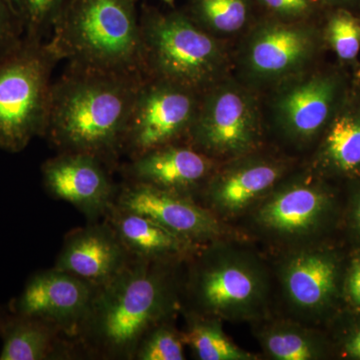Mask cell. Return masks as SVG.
<instances>
[{
  "label": "cell",
  "instance_id": "5",
  "mask_svg": "<svg viewBox=\"0 0 360 360\" xmlns=\"http://www.w3.org/2000/svg\"><path fill=\"white\" fill-rule=\"evenodd\" d=\"M215 241L196 248L186 259L181 309L221 321L257 319L269 300L264 264L248 251Z\"/></svg>",
  "mask_w": 360,
  "mask_h": 360
},
{
  "label": "cell",
  "instance_id": "33",
  "mask_svg": "<svg viewBox=\"0 0 360 360\" xmlns=\"http://www.w3.org/2000/svg\"><path fill=\"white\" fill-rule=\"evenodd\" d=\"M323 8H345L352 11L360 6V0H319Z\"/></svg>",
  "mask_w": 360,
  "mask_h": 360
},
{
  "label": "cell",
  "instance_id": "6",
  "mask_svg": "<svg viewBox=\"0 0 360 360\" xmlns=\"http://www.w3.org/2000/svg\"><path fill=\"white\" fill-rule=\"evenodd\" d=\"M59 63L46 41L23 37L0 58V149L20 153L44 137L51 108L52 72Z\"/></svg>",
  "mask_w": 360,
  "mask_h": 360
},
{
  "label": "cell",
  "instance_id": "20",
  "mask_svg": "<svg viewBox=\"0 0 360 360\" xmlns=\"http://www.w3.org/2000/svg\"><path fill=\"white\" fill-rule=\"evenodd\" d=\"M0 360L82 359L75 340L49 322L9 312Z\"/></svg>",
  "mask_w": 360,
  "mask_h": 360
},
{
  "label": "cell",
  "instance_id": "7",
  "mask_svg": "<svg viewBox=\"0 0 360 360\" xmlns=\"http://www.w3.org/2000/svg\"><path fill=\"white\" fill-rule=\"evenodd\" d=\"M233 65L241 82L255 89H272L311 68L324 44L314 21L258 20L240 39Z\"/></svg>",
  "mask_w": 360,
  "mask_h": 360
},
{
  "label": "cell",
  "instance_id": "31",
  "mask_svg": "<svg viewBox=\"0 0 360 360\" xmlns=\"http://www.w3.org/2000/svg\"><path fill=\"white\" fill-rule=\"evenodd\" d=\"M340 352L345 359L360 360V316L343 330L340 338Z\"/></svg>",
  "mask_w": 360,
  "mask_h": 360
},
{
  "label": "cell",
  "instance_id": "23",
  "mask_svg": "<svg viewBox=\"0 0 360 360\" xmlns=\"http://www.w3.org/2000/svg\"><path fill=\"white\" fill-rule=\"evenodd\" d=\"M265 354L276 360H317L328 355V345L319 333L300 324L276 322L258 333Z\"/></svg>",
  "mask_w": 360,
  "mask_h": 360
},
{
  "label": "cell",
  "instance_id": "19",
  "mask_svg": "<svg viewBox=\"0 0 360 360\" xmlns=\"http://www.w3.org/2000/svg\"><path fill=\"white\" fill-rule=\"evenodd\" d=\"M103 219L112 227L134 259L184 262L200 246L167 231L148 217L113 203ZM201 246V245H200Z\"/></svg>",
  "mask_w": 360,
  "mask_h": 360
},
{
  "label": "cell",
  "instance_id": "28",
  "mask_svg": "<svg viewBox=\"0 0 360 360\" xmlns=\"http://www.w3.org/2000/svg\"><path fill=\"white\" fill-rule=\"evenodd\" d=\"M267 18L286 22L314 21L323 8L319 0H255Z\"/></svg>",
  "mask_w": 360,
  "mask_h": 360
},
{
  "label": "cell",
  "instance_id": "15",
  "mask_svg": "<svg viewBox=\"0 0 360 360\" xmlns=\"http://www.w3.org/2000/svg\"><path fill=\"white\" fill-rule=\"evenodd\" d=\"M112 170L94 156L58 153L41 167L46 193L54 200L70 203L89 221H97L115 203L118 186Z\"/></svg>",
  "mask_w": 360,
  "mask_h": 360
},
{
  "label": "cell",
  "instance_id": "34",
  "mask_svg": "<svg viewBox=\"0 0 360 360\" xmlns=\"http://www.w3.org/2000/svg\"><path fill=\"white\" fill-rule=\"evenodd\" d=\"M9 315V310L0 309V336H1L2 330H4V324H6V321L7 317Z\"/></svg>",
  "mask_w": 360,
  "mask_h": 360
},
{
  "label": "cell",
  "instance_id": "2",
  "mask_svg": "<svg viewBox=\"0 0 360 360\" xmlns=\"http://www.w3.org/2000/svg\"><path fill=\"white\" fill-rule=\"evenodd\" d=\"M143 78L141 72L68 63L52 84L44 139L58 153L94 156L112 172L118 170L130 111Z\"/></svg>",
  "mask_w": 360,
  "mask_h": 360
},
{
  "label": "cell",
  "instance_id": "12",
  "mask_svg": "<svg viewBox=\"0 0 360 360\" xmlns=\"http://www.w3.org/2000/svg\"><path fill=\"white\" fill-rule=\"evenodd\" d=\"M345 274L336 251L302 248L290 253L281 265L284 296L296 314L312 321L323 319L340 300Z\"/></svg>",
  "mask_w": 360,
  "mask_h": 360
},
{
  "label": "cell",
  "instance_id": "14",
  "mask_svg": "<svg viewBox=\"0 0 360 360\" xmlns=\"http://www.w3.org/2000/svg\"><path fill=\"white\" fill-rule=\"evenodd\" d=\"M94 292L96 288L82 279L53 267L33 274L8 310L49 322L75 340Z\"/></svg>",
  "mask_w": 360,
  "mask_h": 360
},
{
  "label": "cell",
  "instance_id": "22",
  "mask_svg": "<svg viewBox=\"0 0 360 360\" xmlns=\"http://www.w3.org/2000/svg\"><path fill=\"white\" fill-rule=\"evenodd\" d=\"M255 0H187L182 11L208 34L227 42L241 39L258 20Z\"/></svg>",
  "mask_w": 360,
  "mask_h": 360
},
{
  "label": "cell",
  "instance_id": "25",
  "mask_svg": "<svg viewBox=\"0 0 360 360\" xmlns=\"http://www.w3.org/2000/svg\"><path fill=\"white\" fill-rule=\"evenodd\" d=\"M330 11L321 28L324 44L342 63H354L360 51V20L348 9Z\"/></svg>",
  "mask_w": 360,
  "mask_h": 360
},
{
  "label": "cell",
  "instance_id": "35",
  "mask_svg": "<svg viewBox=\"0 0 360 360\" xmlns=\"http://www.w3.org/2000/svg\"><path fill=\"white\" fill-rule=\"evenodd\" d=\"M161 1L165 2L167 6L172 7V8H174L175 0H161Z\"/></svg>",
  "mask_w": 360,
  "mask_h": 360
},
{
  "label": "cell",
  "instance_id": "11",
  "mask_svg": "<svg viewBox=\"0 0 360 360\" xmlns=\"http://www.w3.org/2000/svg\"><path fill=\"white\" fill-rule=\"evenodd\" d=\"M255 224L265 233L286 243H300L328 229L335 217L333 193L319 179L300 175L281 180L259 201Z\"/></svg>",
  "mask_w": 360,
  "mask_h": 360
},
{
  "label": "cell",
  "instance_id": "4",
  "mask_svg": "<svg viewBox=\"0 0 360 360\" xmlns=\"http://www.w3.org/2000/svg\"><path fill=\"white\" fill-rule=\"evenodd\" d=\"M137 0H70L47 47L68 65L141 72Z\"/></svg>",
  "mask_w": 360,
  "mask_h": 360
},
{
  "label": "cell",
  "instance_id": "16",
  "mask_svg": "<svg viewBox=\"0 0 360 360\" xmlns=\"http://www.w3.org/2000/svg\"><path fill=\"white\" fill-rule=\"evenodd\" d=\"M217 167L201 191L206 208L232 217L259 202L285 177L288 165L271 156L250 153Z\"/></svg>",
  "mask_w": 360,
  "mask_h": 360
},
{
  "label": "cell",
  "instance_id": "21",
  "mask_svg": "<svg viewBox=\"0 0 360 360\" xmlns=\"http://www.w3.org/2000/svg\"><path fill=\"white\" fill-rule=\"evenodd\" d=\"M314 167L328 176H360V101L345 96L322 132Z\"/></svg>",
  "mask_w": 360,
  "mask_h": 360
},
{
  "label": "cell",
  "instance_id": "32",
  "mask_svg": "<svg viewBox=\"0 0 360 360\" xmlns=\"http://www.w3.org/2000/svg\"><path fill=\"white\" fill-rule=\"evenodd\" d=\"M348 222H349L350 231L360 243V184L354 189L350 198Z\"/></svg>",
  "mask_w": 360,
  "mask_h": 360
},
{
  "label": "cell",
  "instance_id": "30",
  "mask_svg": "<svg viewBox=\"0 0 360 360\" xmlns=\"http://www.w3.org/2000/svg\"><path fill=\"white\" fill-rule=\"evenodd\" d=\"M343 292L350 304L360 311V253L352 258L345 271Z\"/></svg>",
  "mask_w": 360,
  "mask_h": 360
},
{
  "label": "cell",
  "instance_id": "8",
  "mask_svg": "<svg viewBox=\"0 0 360 360\" xmlns=\"http://www.w3.org/2000/svg\"><path fill=\"white\" fill-rule=\"evenodd\" d=\"M264 134L257 91L231 77L201 96L186 143L213 160L255 153Z\"/></svg>",
  "mask_w": 360,
  "mask_h": 360
},
{
  "label": "cell",
  "instance_id": "3",
  "mask_svg": "<svg viewBox=\"0 0 360 360\" xmlns=\"http://www.w3.org/2000/svg\"><path fill=\"white\" fill-rule=\"evenodd\" d=\"M141 70L144 77L205 94L231 77L233 58L226 42L208 34L182 9L141 6Z\"/></svg>",
  "mask_w": 360,
  "mask_h": 360
},
{
  "label": "cell",
  "instance_id": "26",
  "mask_svg": "<svg viewBox=\"0 0 360 360\" xmlns=\"http://www.w3.org/2000/svg\"><path fill=\"white\" fill-rule=\"evenodd\" d=\"M25 37L46 41L70 0H8Z\"/></svg>",
  "mask_w": 360,
  "mask_h": 360
},
{
  "label": "cell",
  "instance_id": "10",
  "mask_svg": "<svg viewBox=\"0 0 360 360\" xmlns=\"http://www.w3.org/2000/svg\"><path fill=\"white\" fill-rule=\"evenodd\" d=\"M271 90L274 125L284 139L298 146L321 136L347 96L340 73L312 68Z\"/></svg>",
  "mask_w": 360,
  "mask_h": 360
},
{
  "label": "cell",
  "instance_id": "24",
  "mask_svg": "<svg viewBox=\"0 0 360 360\" xmlns=\"http://www.w3.org/2000/svg\"><path fill=\"white\" fill-rule=\"evenodd\" d=\"M186 329L182 333L184 342L200 360H251L255 355L238 347L222 328L221 321L184 312Z\"/></svg>",
  "mask_w": 360,
  "mask_h": 360
},
{
  "label": "cell",
  "instance_id": "1",
  "mask_svg": "<svg viewBox=\"0 0 360 360\" xmlns=\"http://www.w3.org/2000/svg\"><path fill=\"white\" fill-rule=\"evenodd\" d=\"M181 264L132 259L115 278L96 288L75 338L82 359L134 360L146 333L181 309Z\"/></svg>",
  "mask_w": 360,
  "mask_h": 360
},
{
  "label": "cell",
  "instance_id": "17",
  "mask_svg": "<svg viewBox=\"0 0 360 360\" xmlns=\"http://www.w3.org/2000/svg\"><path fill=\"white\" fill-rule=\"evenodd\" d=\"M219 161L186 142L153 149L120 165L123 180L194 198L219 167Z\"/></svg>",
  "mask_w": 360,
  "mask_h": 360
},
{
  "label": "cell",
  "instance_id": "9",
  "mask_svg": "<svg viewBox=\"0 0 360 360\" xmlns=\"http://www.w3.org/2000/svg\"><path fill=\"white\" fill-rule=\"evenodd\" d=\"M202 94L144 77L135 96L122 144L129 160L153 149L186 142Z\"/></svg>",
  "mask_w": 360,
  "mask_h": 360
},
{
  "label": "cell",
  "instance_id": "29",
  "mask_svg": "<svg viewBox=\"0 0 360 360\" xmlns=\"http://www.w3.org/2000/svg\"><path fill=\"white\" fill-rule=\"evenodd\" d=\"M23 37L22 26L8 0H0V58L20 44Z\"/></svg>",
  "mask_w": 360,
  "mask_h": 360
},
{
  "label": "cell",
  "instance_id": "27",
  "mask_svg": "<svg viewBox=\"0 0 360 360\" xmlns=\"http://www.w3.org/2000/svg\"><path fill=\"white\" fill-rule=\"evenodd\" d=\"M172 319L156 324L146 333L137 347L134 360L186 359V342Z\"/></svg>",
  "mask_w": 360,
  "mask_h": 360
},
{
  "label": "cell",
  "instance_id": "13",
  "mask_svg": "<svg viewBox=\"0 0 360 360\" xmlns=\"http://www.w3.org/2000/svg\"><path fill=\"white\" fill-rule=\"evenodd\" d=\"M115 205L148 217L193 245H207L222 234L217 215L194 198L148 184L123 180Z\"/></svg>",
  "mask_w": 360,
  "mask_h": 360
},
{
  "label": "cell",
  "instance_id": "18",
  "mask_svg": "<svg viewBox=\"0 0 360 360\" xmlns=\"http://www.w3.org/2000/svg\"><path fill=\"white\" fill-rule=\"evenodd\" d=\"M132 259L103 219L68 232L54 267L98 288L115 278Z\"/></svg>",
  "mask_w": 360,
  "mask_h": 360
}]
</instances>
